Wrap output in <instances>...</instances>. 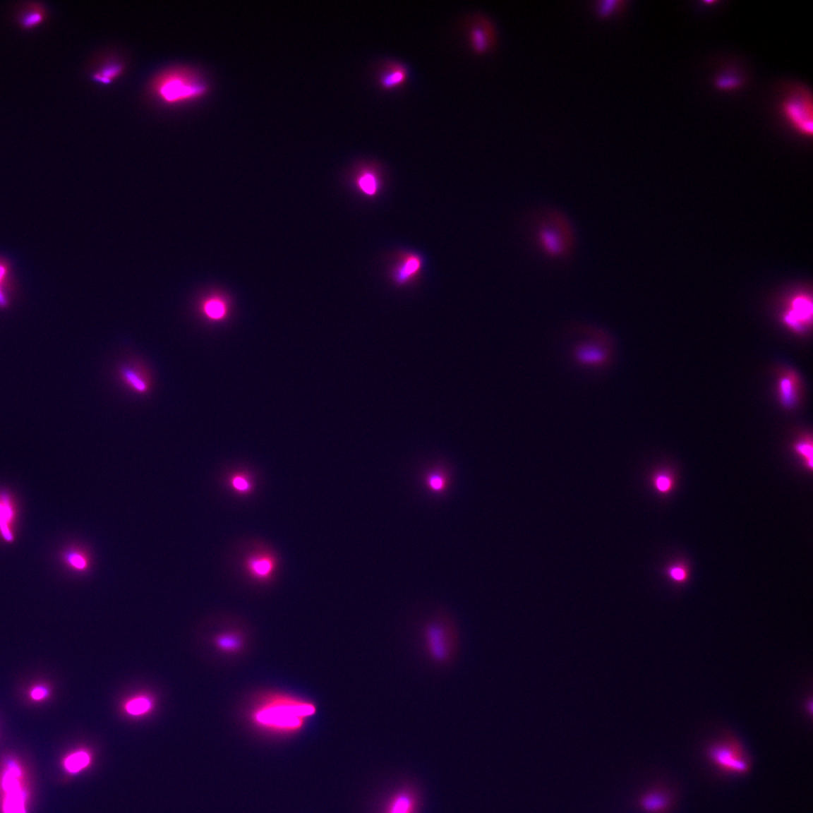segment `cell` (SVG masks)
Wrapping results in <instances>:
<instances>
[{
  "label": "cell",
  "instance_id": "6da1fadb",
  "mask_svg": "<svg viewBox=\"0 0 813 813\" xmlns=\"http://www.w3.org/2000/svg\"><path fill=\"white\" fill-rule=\"evenodd\" d=\"M418 640L423 656L435 669L451 668L457 660L461 646L457 621L446 613H435L422 621Z\"/></svg>",
  "mask_w": 813,
  "mask_h": 813
},
{
  "label": "cell",
  "instance_id": "7a4b0ae2",
  "mask_svg": "<svg viewBox=\"0 0 813 813\" xmlns=\"http://www.w3.org/2000/svg\"><path fill=\"white\" fill-rule=\"evenodd\" d=\"M312 704L289 699H274L255 711L254 719L264 728L280 731H291L302 726L303 718L312 716Z\"/></svg>",
  "mask_w": 813,
  "mask_h": 813
},
{
  "label": "cell",
  "instance_id": "3957f363",
  "mask_svg": "<svg viewBox=\"0 0 813 813\" xmlns=\"http://www.w3.org/2000/svg\"><path fill=\"white\" fill-rule=\"evenodd\" d=\"M154 92L164 104H179L205 95L207 87L194 73L173 70L164 73L156 79Z\"/></svg>",
  "mask_w": 813,
  "mask_h": 813
},
{
  "label": "cell",
  "instance_id": "277c9868",
  "mask_svg": "<svg viewBox=\"0 0 813 813\" xmlns=\"http://www.w3.org/2000/svg\"><path fill=\"white\" fill-rule=\"evenodd\" d=\"M536 241L542 253L552 258L560 259L570 253L573 234L566 219L559 214L550 213L539 222Z\"/></svg>",
  "mask_w": 813,
  "mask_h": 813
},
{
  "label": "cell",
  "instance_id": "5b68a950",
  "mask_svg": "<svg viewBox=\"0 0 813 813\" xmlns=\"http://www.w3.org/2000/svg\"><path fill=\"white\" fill-rule=\"evenodd\" d=\"M781 115L788 126L805 138L813 134V101L807 88L796 87L788 92L781 103Z\"/></svg>",
  "mask_w": 813,
  "mask_h": 813
},
{
  "label": "cell",
  "instance_id": "8992f818",
  "mask_svg": "<svg viewBox=\"0 0 813 813\" xmlns=\"http://www.w3.org/2000/svg\"><path fill=\"white\" fill-rule=\"evenodd\" d=\"M711 763L728 773L744 774L749 771L750 762L740 742L728 737L711 745L708 750Z\"/></svg>",
  "mask_w": 813,
  "mask_h": 813
},
{
  "label": "cell",
  "instance_id": "52a82bcc",
  "mask_svg": "<svg viewBox=\"0 0 813 813\" xmlns=\"http://www.w3.org/2000/svg\"><path fill=\"white\" fill-rule=\"evenodd\" d=\"M572 359L579 366L589 368H603L611 360L609 349L597 342H582L572 349Z\"/></svg>",
  "mask_w": 813,
  "mask_h": 813
},
{
  "label": "cell",
  "instance_id": "ba28073f",
  "mask_svg": "<svg viewBox=\"0 0 813 813\" xmlns=\"http://www.w3.org/2000/svg\"><path fill=\"white\" fill-rule=\"evenodd\" d=\"M49 8L40 1L21 3L16 8L15 21L20 29L35 30L49 19Z\"/></svg>",
  "mask_w": 813,
  "mask_h": 813
},
{
  "label": "cell",
  "instance_id": "9c48e42d",
  "mask_svg": "<svg viewBox=\"0 0 813 813\" xmlns=\"http://www.w3.org/2000/svg\"><path fill=\"white\" fill-rule=\"evenodd\" d=\"M4 778V787L6 793L5 802L6 813H25V793L20 787V770L11 764Z\"/></svg>",
  "mask_w": 813,
  "mask_h": 813
},
{
  "label": "cell",
  "instance_id": "30bf717a",
  "mask_svg": "<svg viewBox=\"0 0 813 813\" xmlns=\"http://www.w3.org/2000/svg\"><path fill=\"white\" fill-rule=\"evenodd\" d=\"M423 267V259L421 255L406 253L392 268V279L398 286L409 284L421 273Z\"/></svg>",
  "mask_w": 813,
  "mask_h": 813
},
{
  "label": "cell",
  "instance_id": "8fae6325",
  "mask_svg": "<svg viewBox=\"0 0 813 813\" xmlns=\"http://www.w3.org/2000/svg\"><path fill=\"white\" fill-rule=\"evenodd\" d=\"M245 568L253 579L266 581L270 579L275 572L277 560L270 553H258L246 560Z\"/></svg>",
  "mask_w": 813,
  "mask_h": 813
},
{
  "label": "cell",
  "instance_id": "7c38bea8",
  "mask_svg": "<svg viewBox=\"0 0 813 813\" xmlns=\"http://www.w3.org/2000/svg\"><path fill=\"white\" fill-rule=\"evenodd\" d=\"M812 302L805 297H798L793 301L792 309L785 315V322L795 331L800 332L812 320Z\"/></svg>",
  "mask_w": 813,
  "mask_h": 813
},
{
  "label": "cell",
  "instance_id": "4fadbf2b",
  "mask_svg": "<svg viewBox=\"0 0 813 813\" xmlns=\"http://www.w3.org/2000/svg\"><path fill=\"white\" fill-rule=\"evenodd\" d=\"M471 48L477 54H484L489 51L495 42V32L490 23L482 19V24L474 25L470 31Z\"/></svg>",
  "mask_w": 813,
  "mask_h": 813
},
{
  "label": "cell",
  "instance_id": "5bb4252c",
  "mask_svg": "<svg viewBox=\"0 0 813 813\" xmlns=\"http://www.w3.org/2000/svg\"><path fill=\"white\" fill-rule=\"evenodd\" d=\"M409 77L406 66L398 62H389L382 70L378 82L383 89L390 90L404 85Z\"/></svg>",
  "mask_w": 813,
  "mask_h": 813
},
{
  "label": "cell",
  "instance_id": "9a60e30c",
  "mask_svg": "<svg viewBox=\"0 0 813 813\" xmlns=\"http://www.w3.org/2000/svg\"><path fill=\"white\" fill-rule=\"evenodd\" d=\"M15 517L13 500L7 493H0V536L8 543L14 541L13 526Z\"/></svg>",
  "mask_w": 813,
  "mask_h": 813
},
{
  "label": "cell",
  "instance_id": "2e32d148",
  "mask_svg": "<svg viewBox=\"0 0 813 813\" xmlns=\"http://www.w3.org/2000/svg\"><path fill=\"white\" fill-rule=\"evenodd\" d=\"M670 805V795L661 789H654L639 800L640 807L647 813H663Z\"/></svg>",
  "mask_w": 813,
  "mask_h": 813
},
{
  "label": "cell",
  "instance_id": "e0dca14e",
  "mask_svg": "<svg viewBox=\"0 0 813 813\" xmlns=\"http://www.w3.org/2000/svg\"><path fill=\"white\" fill-rule=\"evenodd\" d=\"M627 0H597L592 4V11L597 18L608 20L620 16L627 9Z\"/></svg>",
  "mask_w": 813,
  "mask_h": 813
},
{
  "label": "cell",
  "instance_id": "ac0fdd59",
  "mask_svg": "<svg viewBox=\"0 0 813 813\" xmlns=\"http://www.w3.org/2000/svg\"><path fill=\"white\" fill-rule=\"evenodd\" d=\"M13 289L11 267L6 259L0 258V310L9 307Z\"/></svg>",
  "mask_w": 813,
  "mask_h": 813
},
{
  "label": "cell",
  "instance_id": "d6986e66",
  "mask_svg": "<svg viewBox=\"0 0 813 813\" xmlns=\"http://www.w3.org/2000/svg\"><path fill=\"white\" fill-rule=\"evenodd\" d=\"M122 381L133 392L145 394L150 390V383L143 373L138 368L126 366L120 371Z\"/></svg>",
  "mask_w": 813,
  "mask_h": 813
},
{
  "label": "cell",
  "instance_id": "ffe728a7",
  "mask_svg": "<svg viewBox=\"0 0 813 813\" xmlns=\"http://www.w3.org/2000/svg\"><path fill=\"white\" fill-rule=\"evenodd\" d=\"M797 379L793 373H788L779 382V395L783 404L787 408H792L797 398Z\"/></svg>",
  "mask_w": 813,
  "mask_h": 813
},
{
  "label": "cell",
  "instance_id": "44dd1931",
  "mask_svg": "<svg viewBox=\"0 0 813 813\" xmlns=\"http://www.w3.org/2000/svg\"><path fill=\"white\" fill-rule=\"evenodd\" d=\"M153 706V700L150 697L143 695L128 700L124 709L128 715L138 717L149 713Z\"/></svg>",
  "mask_w": 813,
  "mask_h": 813
},
{
  "label": "cell",
  "instance_id": "7402d4cb",
  "mask_svg": "<svg viewBox=\"0 0 813 813\" xmlns=\"http://www.w3.org/2000/svg\"><path fill=\"white\" fill-rule=\"evenodd\" d=\"M415 801L413 796L406 792L395 795L388 807L387 813H414Z\"/></svg>",
  "mask_w": 813,
  "mask_h": 813
},
{
  "label": "cell",
  "instance_id": "603a6c76",
  "mask_svg": "<svg viewBox=\"0 0 813 813\" xmlns=\"http://www.w3.org/2000/svg\"><path fill=\"white\" fill-rule=\"evenodd\" d=\"M92 763V756L86 751L80 750L72 753L65 760L66 770L71 773L81 771Z\"/></svg>",
  "mask_w": 813,
  "mask_h": 813
},
{
  "label": "cell",
  "instance_id": "cb8c5ba5",
  "mask_svg": "<svg viewBox=\"0 0 813 813\" xmlns=\"http://www.w3.org/2000/svg\"><path fill=\"white\" fill-rule=\"evenodd\" d=\"M123 71V66L119 63H109L92 76L96 83L108 85L119 77Z\"/></svg>",
  "mask_w": 813,
  "mask_h": 813
},
{
  "label": "cell",
  "instance_id": "d4e9b609",
  "mask_svg": "<svg viewBox=\"0 0 813 813\" xmlns=\"http://www.w3.org/2000/svg\"><path fill=\"white\" fill-rule=\"evenodd\" d=\"M358 185L363 193L368 196H375L380 190V180L372 171H365L358 179Z\"/></svg>",
  "mask_w": 813,
  "mask_h": 813
},
{
  "label": "cell",
  "instance_id": "484cf974",
  "mask_svg": "<svg viewBox=\"0 0 813 813\" xmlns=\"http://www.w3.org/2000/svg\"><path fill=\"white\" fill-rule=\"evenodd\" d=\"M64 560L68 567L78 572L85 571L89 566V561L85 553L78 550L66 552L64 555Z\"/></svg>",
  "mask_w": 813,
  "mask_h": 813
},
{
  "label": "cell",
  "instance_id": "4316f807",
  "mask_svg": "<svg viewBox=\"0 0 813 813\" xmlns=\"http://www.w3.org/2000/svg\"><path fill=\"white\" fill-rule=\"evenodd\" d=\"M742 84V78L734 74L732 71H725L724 73L718 76L716 79L715 85L719 90H724V92H729V90H736Z\"/></svg>",
  "mask_w": 813,
  "mask_h": 813
},
{
  "label": "cell",
  "instance_id": "83f0119b",
  "mask_svg": "<svg viewBox=\"0 0 813 813\" xmlns=\"http://www.w3.org/2000/svg\"><path fill=\"white\" fill-rule=\"evenodd\" d=\"M231 488L237 493L248 494L253 488V483L246 474H236L230 479Z\"/></svg>",
  "mask_w": 813,
  "mask_h": 813
},
{
  "label": "cell",
  "instance_id": "f1b7e54d",
  "mask_svg": "<svg viewBox=\"0 0 813 813\" xmlns=\"http://www.w3.org/2000/svg\"><path fill=\"white\" fill-rule=\"evenodd\" d=\"M219 649L224 651H235L241 646V640L234 634H222L215 639Z\"/></svg>",
  "mask_w": 813,
  "mask_h": 813
},
{
  "label": "cell",
  "instance_id": "f546056e",
  "mask_svg": "<svg viewBox=\"0 0 813 813\" xmlns=\"http://www.w3.org/2000/svg\"><path fill=\"white\" fill-rule=\"evenodd\" d=\"M205 311L210 319L220 320L225 314V307L222 302L212 300L205 304Z\"/></svg>",
  "mask_w": 813,
  "mask_h": 813
},
{
  "label": "cell",
  "instance_id": "4dcf8cb0",
  "mask_svg": "<svg viewBox=\"0 0 813 813\" xmlns=\"http://www.w3.org/2000/svg\"><path fill=\"white\" fill-rule=\"evenodd\" d=\"M428 486L434 491H440L445 487V479L442 474L433 473L428 478Z\"/></svg>",
  "mask_w": 813,
  "mask_h": 813
},
{
  "label": "cell",
  "instance_id": "1f68e13d",
  "mask_svg": "<svg viewBox=\"0 0 813 813\" xmlns=\"http://www.w3.org/2000/svg\"><path fill=\"white\" fill-rule=\"evenodd\" d=\"M49 694V689L44 686H37L35 688H33L30 693L31 697L35 700L42 699L45 697H47Z\"/></svg>",
  "mask_w": 813,
  "mask_h": 813
},
{
  "label": "cell",
  "instance_id": "d6a6232c",
  "mask_svg": "<svg viewBox=\"0 0 813 813\" xmlns=\"http://www.w3.org/2000/svg\"><path fill=\"white\" fill-rule=\"evenodd\" d=\"M797 450L800 454H803L809 459L810 465L812 466V447L811 445L805 443H801L797 445Z\"/></svg>",
  "mask_w": 813,
  "mask_h": 813
},
{
  "label": "cell",
  "instance_id": "836d02e7",
  "mask_svg": "<svg viewBox=\"0 0 813 813\" xmlns=\"http://www.w3.org/2000/svg\"><path fill=\"white\" fill-rule=\"evenodd\" d=\"M657 486L660 490L666 491L670 488V482L668 478L661 477L657 481Z\"/></svg>",
  "mask_w": 813,
  "mask_h": 813
},
{
  "label": "cell",
  "instance_id": "e575fe53",
  "mask_svg": "<svg viewBox=\"0 0 813 813\" xmlns=\"http://www.w3.org/2000/svg\"><path fill=\"white\" fill-rule=\"evenodd\" d=\"M671 575L676 581H682L685 578V572L679 568L673 569L671 571Z\"/></svg>",
  "mask_w": 813,
  "mask_h": 813
}]
</instances>
